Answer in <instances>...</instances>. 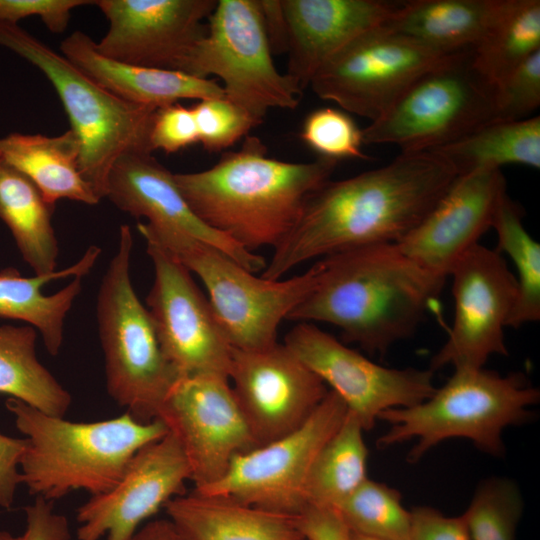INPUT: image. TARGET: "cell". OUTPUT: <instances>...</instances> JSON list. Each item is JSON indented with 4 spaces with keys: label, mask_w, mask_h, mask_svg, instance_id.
Listing matches in <instances>:
<instances>
[{
    "label": "cell",
    "mask_w": 540,
    "mask_h": 540,
    "mask_svg": "<svg viewBox=\"0 0 540 540\" xmlns=\"http://www.w3.org/2000/svg\"><path fill=\"white\" fill-rule=\"evenodd\" d=\"M434 151L401 152L385 166L330 179L306 198L291 231L274 248L263 278L279 280L317 257L400 242L457 178Z\"/></svg>",
    "instance_id": "cell-1"
},
{
    "label": "cell",
    "mask_w": 540,
    "mask_h": 540,
    "mask_svg": "<svg viewBox=\"0 0 540 540\" xmlns=\"http://www.w3.org/2000/svg\"><path fill=\"white\" fill-rule=\"evenodd\" d=\"M318 263L316 286L287 320L329 323L346 342L382 356L415 333L445 282L395 243L340 251Z\"/></svg>",
    "instance_id": "cell-2"
},
{
    "label": "cell",
    "mask_w": 540,
    "mask_h": 540,
    "mask_svg": "<svg viewBox=\"0 0 540 540\" xmlns=\"http://www.w3.org/2000/svg\"><path fill=\"white\" fill-rule=\"evenodd\" d=\"M337 165L319 157L301 163L277 160L268 156L259 137L247 135L238 150L223 153L212 167L173 177L206 225L253 253L284 239L308 195L330 179Z\"/></svg>",
    "instance_id": "cell-3"
},
{
    "label": "cell",
    "mask_w": 540,
    "mask_h": 540,
    "mask_svg": "<svg viewBox=\"0 0 540 540\" xmlns=\"http://www.w3.org/2000/svg\"><path fill=\"white\" fill-rule=\"evenodd\" d=\"M27 446L19 468L21 484L35 497L52 501L74 490L90 496L112 488L134 455L168 433L160 419L148 423L125 412L96 422H73L18 399L6 400Z\"/></svg>",
    "instance_id": "cell-4"
},
{
    "label": "cell",
    "mask_w": 540,
    "mask_h": 540,
    "mask_svg": "<svg viewBox=\"0 0 540 540\" xmlns=\"http://www.w3.org/2000/svg\"><path fill=\"white\" fill-rule=\"evenodd\" d=\"M539 400V390L520 372L502 376L484 367H456L425 401L383 412L379 420L390 427L377 446L385 449L414 439L407 460L417 463L443 441L462 438L487 455L502 457L503 431L527 423L533 417L530 407Z\"/></svg>",
    "instance_id": "cell-5"
},
{
    "label": "cell",
    "mask_w": 540,
    "mask_h": 540,
    "mask_svg": "<svg viewBox=\"0 0 540 540\" xmlns=\"http://www.w3.org/2000/svg\"><path fill=\"white\" fill-rule=\"evenodd\" d=\"M0 46L34 65L56 90L80 143L81 173L100 199L119 158L152 153L149 135L157 108L114 95L19 25L0 23Z\"/></svg>",
    "instance_id": "cell-6"
},
{
    "label": "cell",
    "mask_w": 540,
    "mask_h": 540,
    "mask_svg": "<svg viewBox=\"0 0 540 540\" xmlns=\"http://www.w3.org/2000/svg\"><path fill=\"white\" fill-rule=\"evenodd\" d=\"M131 229H119L117 250L97 297L98 332L109 396L135 420L158 419L168 394L181 377L164 355L148 309L130 278Z\"/></svg>",
    "instance_id": "cell-7"
},
{
    "label": "cell",
    "mask_w": 540,
    "mask_h": 540,
    "mask_svg": "<svg viewBox=\"0 0 540 540\" xmlns=\"http://www.w3.org/2000/svg\"><path fill=\"white\" fill-rule=\"evenodd\" d=\"M137 229L153 237L200 278L214 317L234 349L260 350L276 344L280 323L304 301L319 279L318 262L300 275L270 280L256 277L201 240L158 232L143 222L137 223Z\"/></svg>",
    "instance_id": "cell-8"
},
{
    "label": "cell",
    "mask_w": 540,
    "mask_h": 540,
    "mask_svg": "<svg viewBox=\"0 0 540 540\" xmlns=\"http://www.w3.org/2000/svg\"><path fill=\"white\" fill-rule=\"evenodd\" d=\"M183 72L221 79L225 99L258 124L269 109H295L303 90L274 65L258 0H218Z\"/></svg>",
    "instance_id": "cell-9"
},
{
    "label": "cell",
    "mask_w": 540,
    "mask_h": 540,
    "mask_svg": "<svg viewBox=\"0 0 540 540\" xmlns=\"http://www.w3.org/2000/svg\"><path fill=\"white\" fill-rule=\"evenodd\" d=\"M470 54L456 53L417 78L362 129L363 143L432 151L495 120L493 89L472 68Z\"/></svg>",
    "instance_id": "cell-10"
},
{
    "label": "cell",
    "mask_w": 540,
    "mask_h": 540,
    "mask_svg": "<svg viewBox=\"0 0 540 540\" xmlns=\"http://www.w3.org/2000/svg\"><path fill=\"white\" fill-rule=\"evenodd\" d=\"M454 54L439 52L382 26L332 56L309 85L321 99L372 122L417 78Z\"/></svg>",
    "instance_id": "cell-11"
},
{
    "label": "cell",
    "mask_w": 540,
    "mask_h": 540,
    "mask_svg": "<svg viewBox=\"0 0 540 540\" xmlns=\"http://www.w3.org/2000/svg\"><path fill=\"white\" fill-rule=\"evenodd\" d=\"M347 412L343 400L329 390L299 428L235 456L222 477L194 491L298 515L307 505L306 486L313 463Z\"/></svg>",
    "instance_id": "cell-12"
},
{
    "label": "cell",
    "mask_w": 540,
    "mask_h": 540,
    "mask_svg": "<svg viewBox=\"0 0 540 540\" xmlns=\"http://www.w3.org/2000/svg\"><path fill=\"white\" fill-rule=\"evenodd\" d=\"M154 267L146 297L162 351L181 377L229 379L232 348L191 272L147 233L140 232Z\"/></svg>",
    "instance_id": "cell-13"
},
{
    "label": "cell",
    "mask_w": 540,
    "mask_h": 540,
    "mask_svg": "<svg viewBox=\"0 0 540 540\" xmlns=\"http://www.w3.org/2000/svg\"><path fill=\"white\" fill-rule=\"evenodd\" d=\"M284 344L331 387L365 431L374 427L383 412L417 405L436 390L429 368L379 365L312 323L294 326Z\"/></svg>",
    "instance_id": "cell-14"
},
{
    "label": "cell",
    "mask_w": 540,
    "mask_h": 540,
    "mask_svg": "<svg viewBox=\"0 0 540 540\" xmlns=\"http://www.w3.org/2000/svg\"><path fill=\"white\" fill-rule=\"evenodd\" d=\"M449 276L453 324L429 369L481 368L493 355H508L504 328L517 300L518 284L501 254L478 243L458 259Z\"/></svg>",
    "instance_id": "cell-15"
},
{
    "label": "cell",
    "mask_w": 540,
    "mask_h": 540,
    "mask_svg": "<svg viewBox=\"0 0 540 540\" xmlns=\"http://www.w3.org/2000/svg\"><path fill=\"white\" fill-rule=\"evenodd\" d=\"M158 419L180 443L194 489L214 483L235 456L257 447L225 377H180Z\"/></svg>",
    "instance_id": "cell-16"
},
{
    "label": "cell",
    "mask_w": 540,
    "mask_h": 540,
    "mask_svg": "<svg viewBox=\"0 0 540 540\" xmlns=\"http://www.w3.org/2000/svg\"><path fill=\"white\" fill-rule=\"evenodd\" d=\"M229 381L258 446L299 428L329 390L285 344L232 348Z\"/></svg>",
    "instance_id": "cell-17"
},
{
    "label": "cell",
    "mask_w": 540,
    "mask_h": 540,
    "mask_svg": "<svg viewBox=\"0 0 540 540\" xmlns=\"http://www.w3.org/2000/svg\"><path fill=\"white\" fill-rule=\"evenodd\" d=\"M216 0H97L109 22L96 42L104 56L132 65L183 72L206 35Z\"/></svg>",
    "instance_id": "cell-18"
},
{
    "label": "cell",
    "mask_w": 540,
    "mask_h": 540,
    "mask_svg": "<svg viewBox=\"0 0 540 540\" xmlns=\"http://www.w3.org/2000/svg\"><path fill=\"white\" fill-rule=\"evenodd\" d=\"M190 479L181 445L168 431L134 455L112 488L77 509V540H129L168 501L185 494Z\"/></svg>",
    "instance_id": "cell-19"
},
{
    "label": "cell",
    "mask_w": 540,
    "mask_h": 540,
    "mask_svg": "<svg viewBox=\"0 0 540 540\" xmlns=\"http://www.w3.org/2000/svg\"><path fill=\"white\" fill-rule=\"evenodd\" d=\"M505 192L501 169L458 175L427 215L396 244L423 269L446 279L458 259L492 228Z\"/></svg>",
    "instance_id": "cell-20"
},
{
    "label": "cell",
    "mask_w": 540,
    "mask_h": 540,
    "mask_svg": "<svg viewBox=\"0 0 540 540\" xmlns=\"http://www.w3.org/2000/svg\"><path fill=\"white\" fill-rule=\"evenodd\" d=\"M104 197L123 212L146 218L147 224L156 231L201 240L252 273L266 268L264 257L243 249L206 225L180 193L173 173L151 153H130L119 158L107 178Z\"/></svg>",
    "instance_id": "cell-21"
},
{
    "label": "cell",
    "mask_w": 540,
    "mask_h": 540,
    "mask_svg": "<svg viewBox=\"0 0 540 540\" xmlns=\"http://www.w3.org/2000/svg\"><path fill=\"white\" fill-rule=\"evenodd\" d=\"M288 25L287 74L302 89L337 52L384 26L401 2L383 0H281Z\"/></svg>",
    "instance_id": "cell-22"
},
{
    "label": "cell",
    "mask_w": 540,
    "mask_h": 540,
    "mask_svg": "<svg viewBox=\"0 0 540 540\" xmlns=\"http://www.w3.org/2000/svg\"><path fill=\"white\" fill-rule=\"evenodd\" d=\"M95 43L86 33L74 31L61 42V54L99 85L128 102L158 109L182 99L225 98L216 80L119 62L102 55Z\"/></svg>",
    "instance_id": "cell-23"
},
{
    "label": "cell",
    "mask_w": 540,
    "mask_h": 540,
    "mask_svg": "<svg viewBox=\"0 0 540 540\" xmlns=\"http://www.w3.org/2000/svg\"><path fill=\"white\" fill-rule=\"evenodd\" d=\"M101 249L90 246L71 266L45 275L24 277L13 267L0 271V318L20 320L37 329L50 355L63 343L64 320L81 291V280Z\"/></svg>",
    "instance_id": "cell-24"
},
{
    "label": "cell",
    "mask_w": 540,
    "mask_h": 540,
    "mask_svg": "<svg viewBox=\"0 0 540 540\" xmlns=\"http://www.w3.org/2000/svg\"><path fill=\"white\" fill-rule=\"evenodd\" d=\"M163 509L186 540H305L297 515L228 496L193 490L174 497Z\"/></svg>",
    "instance_id": "cell-25"
},
{
    "label": "cell",
    "mask_w": 540,
    "mask_h": 540,
    "mask_svg": "<svg viewBox=\"0 0 540 540\" xmlns=\"http://www.w3.org/2000/svg\"><path fill=\"white\" fill-rule=\"evenodd\" d=\"M513 0H411L401 2L387 29L439 52L471 50Z\"/></svg>",
    "instance_id": "cell-26"
},
{
    "label": "cell",
    "mask_w": 540,
    "mask_h": 540,
    "mask_svg": "<svg viewBox=\"0 0 540 540\" xmlns=\"http://www.w3.org/2000/svg\"><path fill=\"white\" fill-rule=\"evenodd\" d=\"M0 161L25 175L54 206L60 199L87 205L101 200L80 169V143L72 130L58 136L13 132L0 138Z\"/></svg>",
    "instance_id": "cell-27"
},
{
    "label": "cell",
    "mask_w": 540,
    "mask_h": 540,
    "mask_svg": "<svg viewBox=\"0 0 540 540\" xmlns=\"http://www.w3.org/2000/svg\"><path fill=\"white\" fill-rule=\"evenodd\" d=\"M53 208L25 175L0 161V218L35 275L49 274L56 268L59 250Z\"/></svg>",
    "instance_id": "cell-28"
},
{
    "label": "cell",
    "mask_w": 540,
    "mask_h": 540,
    "mask_svg": "<svg viewBox=\"0 0 540 540\" xmlns=\"http://www.w3.org/2000/svg\"><path fill=\"white\" fill-rule=\"evenodd\" d=\"M458 175L507 164L540 168V117L492 120L435 150Z\"/></svg>",
    "instance_id": "cell-29"
},
{
    "label": "cell",
    "mask_w": 540,
    "mask_h": 540,
    "mask_svg": "<svg viewBox=\"0 0 540 540\" xmlns=\"http://www.w3.org/2000/svg\"><path fill=\"white\" fill-rule=\"evenodd\" d=\"M37 333L30 325L0 326V393L49 415L64 417L72 398L39 361Z\"/></svg>",
    "instance_id": "cell-30"
},
{
    "label": "cell",
    "mask_w": 540,
    "mask_h": 540,
    "mask_svg": "<svg viewBox=\"0 0 540 540\" xmlns=\"http://www.w3.org/2000/svg\"><path fill=\"white\" fill-rule=\"evenodd\" d=\"M364 431L348 411L313 463L306 486L307 505L335 509L368 479Z\"/></svg>",
    "instance_id": "cell-31"
},
{
    "label": "cell",
    "mask_w": 540,
    "mask_h": 540,
    "mask_svg": "<svg viewBox=\"0 0 540 540\" xmlns=\"http://www.w3.org/2000/svg\"><path fill=\"white\" fill-rule=\"evenodd\" d=\"M540 50V1L513 0L470 54L474 71L493 89Z\"/></svg>",
    "instance_id": "cell-32"
},
{
    "label": "cell",
    "mask_w": 540,
    "mask_h": 540,
    "mask_svg": "<svg viewBox=\"0 0 540 540\" xmlns=\"http://www.w3.org/2000/svg\"><path fill=\"white\" fill-rule=\"evenodd\" d=\"M523 212L505 192L496 209L492 228L498 252H504L516 269L518 295L507 326L520 327L540 318V245L522 222Z\"/></svg>",
    "instance_id": "cell-33"
},
{
    "label": "cell",
    "mask_w": 540,
    "mask_h": 540,
    "mask_svg": "<svg viewBox=\"0 0 540 540\" xmlns=\"http://www.w3.org/2000/svg\"><path fill=\"white\" fill-rule=\"evenodd\" d=\"M335 510L354 534L377 540H410L411 514L401 493L367 479Z\"/></svg>",
    "instance_id": "cell-34"
},
{
    "label": "cell",
    "mask_w": 540,
    "mask_h": 540,
    "mask_svg": "<svg viewBox=\"0 0 540 540\" xmlns=\"http://www.w3.org/2000/svg\"><path fill=\"white\" fill-rule=\"evenodd\" d=\"M524 501L517 483L506 477L480 482L462 513L471 540H515Z\"/></svg>",
    "instance_id": "cell-35"
},
{
    "label": "cell",
    "mask_w": 540,
    "mask_h": 540,
    "mask_svg": "<svg viewBox=\"0 0 540 540\" xmlns=\"http://www.w3.org/2000/svg\"><path fill=\"white\" fill-rule=\"evenodd\" d=\"M300 137L319 158L338 163L344 159H369L362 151V129L340 109L324 107L310 112L303 121Z\"/></svg>",
    "instance_id": "cell-36"
},
{
    "label": "cell",
    "mask_w": 540,
    "mask_h": 540,
    "mask_svg": "<svg viewBox=\"0 0 540 540\" xmlns=\"http://www.w3.org/2000/svg\"><path fill=\"white\" fill-rule=\"evenodd\" d=\"M191 109L197 126L198 142L209 152L227 149L259 125L225 98L199 100Z\"/></svg>",
    "instance_id": "cell-37"
},
{
    "label": "cell",
    "mask_w": 540,
    "mask_h": 540,
    "mask_svg": "<svg viewBox=\"0 0 540 540\" xmlns=\"http://www.w3.org/2000/svg\"><path fill=\"white\" fill-rule=\"evenodd\" d=\"M495 120L511 121L540 105V50L531 55L493 88Z\"/></svg>",
    "instance_id": "cell-38"
},
{
    "label": "cell",
    "mask_w": 540,
    "mask_h": 540,
    "mask_svg": "<svg viewBox=\"0 0 540 540\" xmlns=\"http://www.w3.org/2000/svg\"><path fill=\"white\" fill-rule=\"evenodd\" d=\"M198 142V131L191 107L174 103L158 108L152 122L151 151L175 153Z\"/></svg>",
    "instance_id": "cell-39"
},
{
    "label": "cell",
    "mask_w": 540,
    "mask_h": 540,
    "mask_svg": "<svg viewBox=\"0 0 540 540\" xmlns=\"http://www.w3.org/2000/svg\"><path fill=\"white\" fill-rule=\"evenodd\" d=\"M95 4L90 0H0V23L18 25L26 17L39 16L53 33L66 30L71 11L77 7Z\"/></svg>",
    "instance_id": "cell-40"
},
{
    "label": "cell",
    "mask_w": 540,
    "mask_h": 540,
    "mask_svg": "<svg viewBox=\"0 0 540 540\" xmlns=\"http://www.w3.org/2000/svg\"><path fill=\"white\" fill-rule=\"evenodd\" d=\"M26 527L21 535H12L0 530V540H70L68 519L54 510L52 501L36 497L24 508Z\"/></svg>",
    "instance_id": "cell-41"
},
{
    "label": "cell",
    "mask_w": 540,
    "mask_h": 540,
    "mask_svg": "<svg viewBox=\"0 0 540 540\" xmlns=\"http://www.w3.org/2000/svg\"><path fill=\"white\" fill-rule=\"evenodd\" d=\"M410 540H471L464 516L449 517L430 506L410 510Z\"/></svg>",
    "instance_id": "cell-42"
},
{
    "label": "cell",
    "mask_w": 540,
    "mask_h": 540,
    "mask_svg": "<svg viewBox=\"0 0 540 540\" xmlns=\"http://www.w3.org/2000/svg\"><path fill=\"white\" fill-rule=\"evenodd\" d=\"M297 523L305 540H353L352 532L333 508L306 505L297 515Z\"/></svg>",
    "instance_id": "cell-43"
},
{
    "label": "cell",
    "mask_w": 540,
    "mask_h": 540,
    "mask_svg": "<svg viewBox=\"0 0 540 540\" xmlns=\"http://www.w3.org/2000/svg\"><path fill=\"white\" fill-rule=\"evenodd\" d=\"M27 440L8 437L0 433V507L9 509L21 484L19 464Z\"/></svg>",
    "instance_id": "cell-44"
},
{
    "label": "cell",
    "mask_w": 540,
    "mask_h": 540,
    "mask_svg": "<svg viewBox=\"0 0 540 540\" xmlns=\"http://www.w3.org/2000/svg\"><path fill=\"white\" fill-rule=\"evenodd\" d=\"M258 5L272 55L287 53L288 25L281 0H258Z\"/></svg>",
    "instance_id": "cell-45"
},
{
    "label": "cell",
    "mask_w": 540,
    "mask_h": 540,
    "mask_svg": "<svg viewBox=\"0 0 540 540\" xmlns=\"http://www.w3.org/2000/svg\"><path fill=\"white\" fill-rule=\"evenodd\" d=\"M129 540H186L169 518L147 521Z\"/></svg>",
    "instance_id": "cell-46"
},
{
    "label": "cell",
    "mask_w": 540,
    "mask_h": 540,
    "mask_svg": "<svg viewBox=\"0 0 540 540\" xmlns=\"http://www.w3.org/2000/svg\"><path fill=\"white\" fill-rule=\"evenodd\" d=\"M352 539L353 540H377V539L368 538V537L361 536V535L354 534V533H352Z\"/></svg>",
    "instance_id": "cell-47"
}]
</instances>
